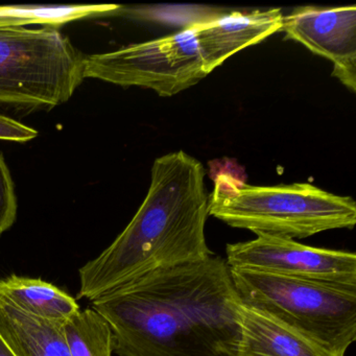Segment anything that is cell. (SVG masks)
<instances>
[{"label": "cell", "instance_id": "6da1fadb", "mask_svg": "<svg viewBox=\"0 0 356 356\" xmlns=\"http://www.w3.org/2000/svg\"><path fill=\"white\" fill-rule=\"evenodd\" d=\"M241 300L226 259L147 275L91 301L120 356H236Z\"/></svg>", "mask_w": 356, "mask_h": 356}, {"label": "cell", "instance_id": "7a4b0ae2", "mask_svg": "<svg viewBox=\"0 0 356 356\" xmlns=\"http://www.w3.org/2000/svg\"><path fill=\"white\" fill-rule=\"evenodd\" d=\"M203 163L184 151L157 158L145 201L118 238L80 268L79 298L89 301L158 270L213 255L206 241Z\"/></svg>", "mask_w": 356, "mask_h": 356}, {"label": "cell", "instance_id": "3957f363", "mask_svg": "<svg viewBox=\"0 0 356 356\" xmlns=\"http://www.w3.org/2000/svg\"><path fill=\"white\" fill-rule=\"evenodd\" d=\"M208 214L255 234L306 238L324 231L352 229L356 204L310 183L254 186L228 174L214 179Z\"/></svg>", "mask_w": 356, "mask_h": 356}, {"label": "cell", "instance_id": "277c9868", "mask_svg": "<svg viewBox=\"0 0 356 356\" xmlns=\"http://www.w3.org/2000/svg\"><path fill=\"white\" fill-rule=\"evenodd\" d=\"M243 305L305 335L337 356L356 339V286L230 268Z\"/></svg>", "mask_w": 356, "mask_h": 356}, {"label": "cell", "instance_id": "5b68a950", "mask_svg": "<svg viewBox=\"0 0 356 356\" xmlns=\"http://www.w3.org/2000/svg\"><path fill=\"white\" fill-rule=\"evenodd\" d=\"M84 61L58 28L0 26V104L65 103L84 81Z\"/></svg>", "mask_w": 356, "mask_h": 356}, {"label": "cell", "instance_id": "8992f818", "mask_svg": "<svg viewBox=\"0 0 356 356\" xmlns=\"http://www.w3.org/2000/svg\"><path fill=\"white\" fill-rule=\"evenodd\" d=\"M209 74L195 24L156 40L85 57V79L122 87L152 89L160 97L178 95Z\"/></svg>", "mask_w": 356, "mask_h": 356}, {"label": "cell", "instance_id": "52a82bcc", "mask_svg": "<svg viewBox=\"0 0 356 356\" xmlns=\"http://www.w3.org/2000/svg\"><path fill=\"white\" fill-rule=\"evenodd\" d=\"M257 238L227 245L229 268L356 286V255L302 245L289 237L256 234Z\"/></svg>", "mask_w": 356, "mask_h": 356}, {"label": "cell", "instance_id": "ba28073f", "mask_svg": "<svg viewBox=\"0 0 356 356\" xmlns=\"http://www.w3.org/2000/svg\"><path fill=\"white\" fill-rule=\"evenodd\" d=\"M285 40L296 41L333 63L331 76L356 91V7H299L283 17Z\"/></svg>", "mask_w": 356, "mask_h": 356}, {"label": "cell", "instance_id": "9c48e42d", "mask_svg": "<svg viewBox=\"0 0 356 356\" xmlns=\"http://www.w3.org/2000/svg\"><path fill=\"white\" fill-rule=\"evenodd\" d=\"M283 17L280 9L257 10L233 12L195 24L207 72L210 74L238 51L280 32Z\"/></svg>", "mask_w": 356, "mask_h": 356}, {"label": "cell", "instance_id": "30bf717a", "mask_svg": "<svg viewBox=\"0 0 356 356\" xmlns=\"http://www.w3.org/2000/svg\"><path fill=\"white\" fill-rule=\"evenodd\" d=\"M236 356H337L305 335L241 304Z\"/></svg>", "mask_w": 356, "mask_h": 356}, {"label": "cell", "instance_id": "8fae6325", "mask_svg": "<svg viewBox=\"0 0 356 356\" xmlns=\"http://www.w3.org/2000/svg\"><path fill=\"white\" fill-rule=\"evenodd\" d=\"M0 337L15 356H72L63 325L29 316L1 301Z\"/></svg>", "mask_w": 356, "mask_h": 356}, {"label": "cell", "instance_id": "7c38bea8", "mask_svg": "<svg viewBox=\"0 0 356 356\" xmlns=\"http://www.w3.org/2000/svg\"><path fill=\"white\" fill-rule=\"evenodd\" d=\"M0 301L29 316L61 325L80 312L76 300L59 287L16 275L0 279Z\"/></svg>", "mask_w": 356, "mask_h": 356}, {"label": "cell", "instance_id": "4fadbf2b", "mask_svg": "<svg viewBox=\"0 0 356 356\" xmlns=\"http://www.w3.org/2000/svg\"><path fill=\"white\" fill-rule=\"evenodd\" d=\"M64 337L72 356H112L114 337L107 321L87 308L63 324Z\"/></svg>", "mask_w": 356, "mask_h": 356}, {"label": "cell", "instance_id": "5bb4252c", "mask_svg": "<svg viewBox=\"0 0 356 356\" xmlns=\"http://www.w3.org/2000/svg\"><path fill=\"white\" fill-rule=\"evenodd\" d=\"M17 214L14 183L5 159L0 154V235L11 228Z\"/></svg>", "mask_w": 356, "mask_h": 356}, {"label": "cell", "instance_id": "9a60e30c", "mask_svg": "<svg viewBox=\"0 0 356 356\" xmlns=\"http://www.w3.org/2000/svg\"><path fill=\"white\" fill-rule=\"evenodd\" d=\"M38 132L22 122L0 115V140L26 143L36 138Z\"/></svg>", "mask_w": 356, "mask_h": 356}, {"label": "cell", "instance_id": "2e32d148", "mask_svg": "<svg viewBox=\"0 0 356 356\" xmlns=\"http://www.w3.org/2000/svg\"><path fill=\"white\" fill-rule=\"evenodd\" d=\"M0 356H15L13 352H12V350L8 347L5 341L1 339V337H0Z\"/></svg>", "mask_w": 356, "mask_h": 356}]
</instances>
